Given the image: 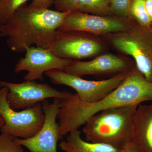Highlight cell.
<instances>
[{"instance_id":"obj_1","label":"cell","mask_w":152,"mask_h":152,"mask_svg":"<svg viewBox=\"0 0 152 152\" xmlns=\"http://www.w3.org/2000/svg\"><path fill=\"white\" fill-rule=\"evenodd\" d=\"M152 102V82L148 81L133 68L123 83L109 94L94 103L82 100L77 94L60 100L57 115L60 140L71 131L78 129L89 118L104 110L138 105L143 102Z\"/></svg>"},{"instance_id":"obj_2","label":"cell","mask_w":152,"mask_h":152,"mask_svg":"<svg viewBox=\"0 0 152 152\" xmlns=\"http://www.w3.org/2000/svg\"><path fill=\"white\" fill-rule=\"evenodd\" d=\"M69 12L32 10L25 4L5 23L0 24V37H7L9 48L17 53L26 52L33 45L49 49L56 31Z\"/></svg>"},{"instance_id":"obj_3","label":"cell","mask_w":152,"mask_h":152,"mask_svg":"<svg viewBox=\"0 0 152 152\" xmlns=\"http://www.w3.org/2000/svg\"><path fill=\"white\" fill-rule=\"evenodd\" d=\"M138 106L107 109L90 117L83 129L86 141L122 149L132 142L133 119Z\"/></svg>"},{"instance_id":"obj_4","label":"cell","mask_w":152,"mask_h":152,"mask_svg":"<svg viewBox=\"0 0 152 152\" xmlns=\"http://www.w3.org/2000/svg\"><path fill=\"white\" fill-rule=\"evenodd\" d=\"M9 90L0 86V115L4 125L1 133L14 138L28 139L35 135L43 124L45 114L42 104L39 103L31 107L16 111L11 108L7 100Z\"/></svg>"},{"instance_id":"obj_5","label":"cell","mask_w":152,"mask_h":152,"mask_svg":"<svg viewBox=\"0 0 152 152\" xmlns=\"http://www.w3.org/2000/svg\"><path fill=\"white\" fill-rule=\"evenodd\" d=\"M128 73L118 74L110 78L100 81L84 80L60 69L48 71L45 75L53 83L72 88L81 99L92 103L100 100L116 88L124 81Z\"/></svg>"},{"instance_id":"obj_6","label":"cell","mask_w":152,"mask_h":152,"mask_svg":"<svg viewBox=\"0 0 152 152\" xmlns=\"http://www.w3.org/2000/svg\"><path fill=\"white\" fill-rule=\"evenodd\" d=\"M0 86L8 88L7 101L11 108L15 110L31 107L50 98L63 99L72 94L58 91L48 84L40 83L35 81H25L20 83L0 81Z\"/></svg>"},{"instance_id":"obj_7","label":"cell","mask_w":152,"mask_h":152,"mask_svg":"<svg viewBox=\"0 0 152 152\" xmlns=\"http://www.w3.org/2000/svg\"><path fill=\"white\" fill-rule=\"evenodd\" d=\"M116 48L132 57L136 67L148 81L152 82V34L136 30L113 39Z\"/></svg>"},{"instance_id":"obj_8","label":"cell","mask_w":152,"mask_h":152,"mask_svg":"<svg viewBox=\"0 0 152 152\" xmlns=\"http://www.w3.org/2000/svg\"><path fill=\"white\" fill-rule=\"evenodd\" d=\"M88 33L57 30L49 50L58 56L68 59H81L101 52V44Z\"/></svg>"},{"instance_id":"obj_9","label":"cell","mask_w":152,"mask_h":152,"mask_svg":"<svg viewBox=\"0 0 152 152\" xmlns=\"http://www.w3.org/2000/svg\"><path fill=\"white\" fill-rule=\"evenodd\" d=\"M60 99L55 98L50 103L45 100L42 102L45 121L40 130L28 139L14 138L15 141L28 149L30 152H58L57 145L60 140L58 124L56 122L59 110Z\"/></svg>"},{"instance_id":"obj_10","label":"cell","mask_w":152,"mask_h":152,"mask_svg":"<svg viewBox=\"0 0 152 152\" xmlns=\"http://www.w3.org/2000/svg\"><path fill=\"white\" fill-rule=\"evenodd\" d=\"M25 56L19 60L16 64V74L23 71L27 72L25 81H43V75L53 69L64 70L72 60L63 58L54 54L49 49L30 47L27 48Z\"/></svg>"},{"instance_id":"obj_11","label":"cell","mask_w":152,"mask_h":152,"mask_svg":"<svg viewBox=\"0 0 152 152\" xmlns=\"http://www.w3.org/2000/svg\"><path fill=\"white\" fill-rule=\"evenodd\" d=\"M111 16L70 12L58 30L97 34L125 31L127 29L126 25Z\"/></svg>"},{"instance_id":"obj_12","label":"cell","mask_w":152,"mask_h":152,"mask_svg":"<svg viewBox=\"0 0 152 152\" xmlns=\"http://www.w3.org/2000/svg\"><path fill=\"white\" fill-rule=\"evenodd\" d=\"M130 68L127 63L115 55L106 54L88 61H73L64 71L74 75L82 77L87 75L127 73Z\"/></svg>"},{"instance_id":"obj_13","label":"cell","mask_w":152,"mask_h":152,"mask_svg":"<svg viewBox=\"0 0 152 152\" xmlns=\"http://www.w3.org/2000/svg\"><path fill=\"white\" fill-rule=\"evenodd\" d=\"M132 142L140 152H152V102L138 106L133 119Z\"/></svg>"},{"instance_id":"obj_14","label":"cell","mask_w":152,"mask_h":152,"mask_svg":"<svg viewBox=\"0 0 152 152\" xmlns=\"http://www.w3.org/2000/svg\"><path fill=\"white\" fill-rule=\"evenodd\" d=\"M56 10L61 12L76 11L100 16L113 15L110 0H55Z\"/></svg>"},{"instance_id":"obj_15","label":"cell","mask_w":152,"mask_h":152,"mask_svg":"<svg viewBox=\"0 0 152 152\" xmlns=\"http://www.w3.org/2000/svg\"><path fill=\"white\" fill-rule=\"evenodd\" d=\"M81 135L78 129L71 131L58 144L59 147L64 152H121L122 149L109 145L84 140Z\"/></svg>"},{"instance_id":"obj_16","label":"cell","mask_w":152,"mask_h":152,"mask_svg":"<svg viewBox=\"0 0 152 152\" xmlns=\"http://www.w3.org/2000/svg\"><path fill=\"white\" fill-rule=\"evenodd\" d=\"M29 0H0V24H4Z\"/></svg>"},{"instance_id":"obj_17","label":"cell","mask_w":152,"mask_h":152,"mask_svg":"<svg viewBox=\"0 0 152 152\" xmlns=\"http://www.w3.org/2000/svg\"><path fill=\"white\" fill-rule=\"evenodd\" d=\"M129 14L145 27H149L152 23L147 13L145 0H132Z\"/></svg>"},{"instance_id":"obj_18","label":"cell","mask_w":152,"mask_h":152,"mask_svg":"<svg viewBox=\"0 0 152 152\" xmlns=\"http://www.w3.org/2000/svg\"><path fill=\"white\" fill-rule=\"evenodd\" d=\"M0 152H24L23 146L14 138L5 134H0Z\"/></svg>"},{"instance_id":"obj_19","label":"cell","mask_w":152,"mask_h":152,"mask_svg":"<svg viewBox=\"0 0 152 152\" xmlns=\"http://www.w3.org/2000/svg\"><path fill=\"white\" fill-rule=\"evenodd\" d=\"M132 0H110V8L113 15L121 18L130 16L129 8Z\"/></svg>"},{"instance_id":"obj_20","label":"cell","mask_w":152,"mask_h":152,"mask_svg":"<svg viewBox=\"0 0 152 152\" xmlns=\"http://www.w3.org/2000/svg\"><path fill=\"white\" fill-rule=\"evenodd\" d=\"M55 0H32L28 8L32 10L48 9L54 4Z\"/></svg>"},{"instance_id":"obj_21","label":"cell","mask_w":152,"mask_h":152,"mask_svg":"<svg viewBox=\"0 0 152 152\" xmlns=\"http://www.w3.org/2000/svg\"><path fill=\"white\" fill-rule=\"evenodd\" d=\"M121 152H140L137 147L132 142L128 143L122 149Z\"/></svg>"},{"instance_id":"obj_22","label":"cell","mask_w":152,"mask_h":152,"mask_svg":"<svg viewBox=\"0 0 152 152\" xmlns=\"http://www.w3.org/2000/svg\"><path fill=\"white\" fill-rule=\"evenodd\" d=\"M145 5L147 13L152 22V0H145Z\"/></svg>"},{"instance_id":"obj_23","label":"cell","mask_w":152,"mask_h":152,"mask_svg":"<svg viewBox=\"0 0 152 152\" xmlns=\"http://www.w3.org/2000/svg\"><path fill=\"white\" fill-rule=\"evenodd\" d=\"M4 125V122L2 118L0 115V129Z\"/></svg>"}]
</instances>
